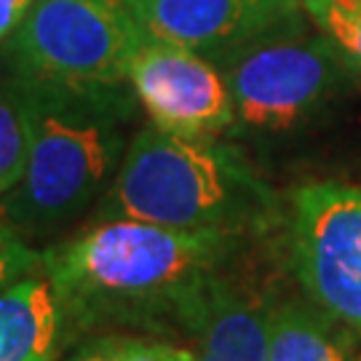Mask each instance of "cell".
I'll list each match as a JSON object with an SVG mask.
<instances>
[{"instance_id":"obj_13","label":"cell","mask_w":361,"mask_h":361,"mask_svg":"<svg viewBox=\"0 0 361 361\" xmlns=\"http://www.w3.org/2000/svg\"><path fill=\"white\" fill-rule=\"evenodd\" d=\"M193 348L137 332H99L83 340L65 361H190Z\"/></svg>"},{"instance_id":"obj_7","label":"cell","mask_w":361,"mask_h":361,"mask_svg":"<svg viewBox=\"0 0 361 361\" xmlns=\"http://www.w3.org/2000/svg\"><path fill=\"white\" fill-rule=\"evenodd\" d=\"M129 86L155 129L212 140L233 134L235 116L222 70L190 49L147 38L131 59Z\"/></svg>"},{"instance_id":"obj_10","label":"cell","mask_w":361,"mask_h":361,"mask_svg":"<svg viewBox=\"0 0 361 361\" xmlns=\"http://www.w3.org/2000/svg\"><path fill=\"white\" fill-rule=\"evenodd\" d=\"M62 316L46 273H30L0 292V361H54Z\"/></svg>"},{"instance_id":"obj_3","label":"cell","mask_w":361,"mask_h":361,"mask_svg":"<svg viewBox=\"0 0 361 361\" xmlns=\"http://www.w3.org/2000/svg\"><path fill=\"white\" fill-rule=\"evenodd\" d=\"M94 219L252 238L281 222V201L233 145L147 126L129 140Z\"/></svg>"},{"instance_id":"obj_11","label":"cell","mask_w":361,"mask_h":361,"mask_svg":"<svg viewBox=\"0 0 361 361\" xmlns=\"http://www.w3.org/2000/svg\"><path fill=\"white\" fill-rule=\"evenodd\" d=\"M353 329L305 300H279L271 310L268 361H350Z\"/></svg>"},{"instance_id":"obj_8","label":"cell","mask_w":361,"mask_h":361,"mask_svg":"<svg viewBox=\"0 0 361 361\" xmlns=\"http://www.w3.org/2000/svg\"><path fill=\"white\" fill-rule=\"evenodd\" d=\"M145 35L219 62L279 27L305 19L302 0H129Z\"/></svg>"},{"instance_id":"obj_2","label":"cell","mask_w":361,"mask_h":361,"mask_svg":"<svg viewBox=\"0 0 361 361\" xmlns=\"http://www.w3.org/2000/svg\"><path fill=\"white\" fill-rule=\"evenodd\" d=\"M16 80L30 113V153L25 174L0 198V209L25 241L51 238L86 217L116 180L137 94L129 83Z\"/></svg>"},{"instance_id":"obj_16","label":"cell","mask_w":361,"mask_h":361,"mask_svg":"<svg viewBox=\"0 0 361 361\" xmlns=\"http://www.w3.org/2000/svg\"><path fill=\"white\" fill-rule=\"evenodd\" d=\"M32 3L35 0H0V43H6L22 27Z\"/></svg>"},{"instance_id":"obj_15","label":"cell","mask_w":361,"mask_h":361,"mask_svg":"<svg viewBox=\"0 0 361 361\" xmlns=\"http://www.w3.org/2000/svg\"><path fill=\"white\" fill-rule=\"evenodd\" d=\"M38 271H43L40 252H35L30 241L19 235V231L11 225V219L0 209V292L6 286H11L13 281Z\"/></svg>"},{"instance_id":"obj_9","label":"cell","mask_w":361,"mask_h":361,"mask_svg":"<svg viewBox=\"0 0 361 361\" xmlns=\"http://www.w3.org/2000/svg\"><path fill=\"white\" fill-rule=\"evenodd\" d=\"M273 302L262 289L235 279L231 268L219 273L193 332L190 361H268Z\"/></svg>"},{"instance_id":"obj_1","label":"cell","mask_w":361,"mask_h":361,"mask_svg":"<svg viewBox=\"0 0 361 361\" xmlns=\"http://www.w3.org/2000/svg\"><path fill=\"white\" fill-rule=\"evenodd\" d=\"M244 246L238 235L91 219L83 233L40 252V268L51 281L62 332L193 340L209 286Z\"/></svg>"},{"instance_id":"obj_5","label":"cell","mask_w":361,"mask_h":361,"mask_svg":"<svg viewBox=\"0 0 361 361\" xmlns=\"http://www.w3.org/2000/svg\"><path fill=\"white\" fill-rule=\"evenodd\" d=\"M145 40L129 0H35L6 40V65L30 80L118 86Z\"/></svg>"},{"instance_id":"obj_6","label":"cell","mask_w":361,"mask_h":361,"mask_svg":"<svg viewBox=\"0 0 361 361\" xmlns=\"http://www.w3.org/2000/svg\"><path fill=\"white\" fill-rule=\"evenodd\" d=\"M286 255L310 302L361 335V188H297L286 217Z\"/></svg>"},{"instance_id":"obj_14","label":"cell","mask_w":361,"mask_h":361,"mask_svg":"<svg viewBox=\"0 0 361 361\" xmlns=\"http://www.w3.org/2000/svg\"><path fill=\"white\" fill-rule=\"evenodd\" d=\"M302 8L361 83V0H302Z\"/></svg>"},{"instance_id":"obj_17","label":"cell","mask_w":361,"mask_h":361,"mask_svg":"<svg viewBox=\"0 0 361 361\" xmlns=\"http://www.w3.org/2000/svg\"><path fill=\"white\" fill-rule=\"evenodd\" d=\"M359 361H361V359H359Z\"/></svg>"},{"instance_id":"obj_12","label":"cell","mask_w":361,"mask_h":361,"mask_svg":"<svg viewBox=\"0 0 361 361\" xmlns=\"http://www.w3.org/2000/svg\"><path fill=\"white\" fill-rule=\"evenodd\" d=\"M30 153V113L22 83L0 80V198L25 174Z\"/></svg>"},{"instance_id":"obj_4","label":"cell","mask_w":361,"mask_h":361,"mask_svg":"<svg viewBox=\"0 0 361 361\" xmlns=\"http://www.w3.org/2000/svg\"><path fill=\"white\" fill-rule=\"evenodd\" d=\"M233 99V134L281 137L308 126L340 97L353 75L322 32L305 19L279 27L222 56Z\"/></svg>"}]
</instances>
